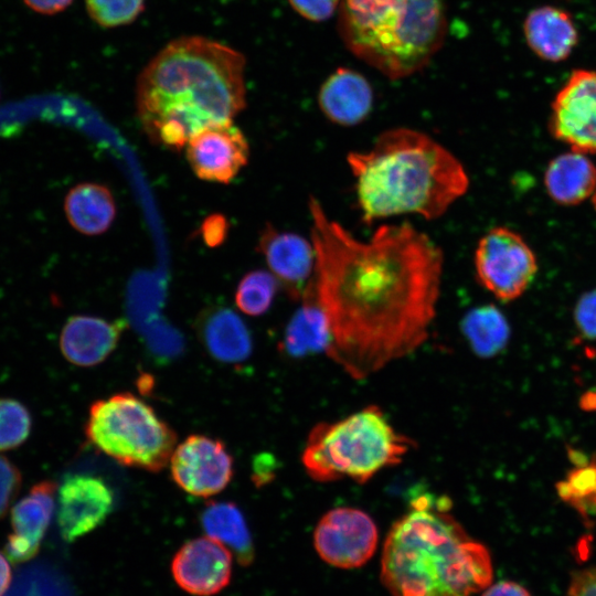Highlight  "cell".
Instances as JSON below:
<instances>
[{
	"label": "cell",
	"mask_w": 596,
	"mask_h": 596,
	"mask_svg": "<svg viewBox=\"0 0 596 596\" xmlns=\"http://www.w3.org/2000/svg\"><path fill=\"white\" fill-rule=\"evenodd\" d=\"M232 552L205 536L185 542L174 554L171 573L178 586L194 596L223 590L232 576Z\"/></svg>",
	"instance_id": "9a60e30c"
},
{
	"label": "cell",
	"mask_w": 596,
	"mask_h": 596,
	"mask_svg": "<svg viewBox=\"0 0 596 596\" xmlns=\"http://www.w3.org/2000/svg\"><path fill=\"white\" fill-rule=\"evenodd\" d=\"M260 467H264V468H267L269 466V462H267L266 465H263V460L260 462ZM264 469L262 471H258L257 476H260L263 473Z\"/></svg>",
	"instance_id": "f35d334b"
},
{
	"label": "cell",
	"mask_w": 596,
	"mask_h": 596,
	"mask_svg": "<svg viewBox=\"0 0 596 596\" xmlns=\"http://www.w3.org/2000/svg\"><path fill=\"white\" fill-rule=\"evenodd\" d=\"M550 129L573 151L596 152V71L574 70L552 102Z\"/></svg>",
	"instance_id": "30bf717a"
},
{
	"label": "cell",
	"mask_w": 596,
	"mask_h": 596,
	"mask_svg": "<svg viewBox=\"0 0 596 596\" xmlns=\"http://www.w3.org/2000/svg\"><path fill=\"white\" fill-rule=\"evenodd\" d=\"M244 55L204 36L168 43L137 79L138 118L156 143L182 149L201 129L232 121L246 106Z\"/></svg>",
	"instance_id": "7a4b0ae2"
},
{
	"label": "cell",
	"mask_w": 596,
	"mask_h": 596,
	"mask_svg": "<svg viewBox=\"0 0 596 596\" xmlns=\"http://www.w3.org/2000/svg\"><path fill=\"white\" fill-rule=\"evenodd\" d=\"M581 403L586 409H596V391L588 392L586 395H584Z\"/></svg>",
	"instance_id": "74e56055"
},
{
	"label": "cell",
	"mask_w": 596,
	"mask_h": 596,
	"mask_svg": "<svg viewBox=\"0 0 596 596\" xmlns=\"http://www.w3.org/2000/svg\"><path fill=\"white\" fill-rule=\"evenodd\" d=\"M85 434L94 447L118 464L152 472L168 465L177 443L173 429L129 392L93 403Z\"/></svg>",
	"instance_id": "52a82bcc"
},
{
	"label": "cell",
	"mask_w": 596,
	"mask_h": 596,
	"mask_svg": "<svg viewBox=\"0 0 596 596\" xmlns=\"http://www.w3.org/2000/svg\"><path fill=\"white\" fill-rule=\"evenodd\" d=\"M11 583V568L7 556L0 553V596H3Z\"/></svg>",
	"instance_id": "8d00e7d4"
},
{
	"label": "cell",
	"mask_w": 596,
	"mask_h": 596,
	"mask_svg": "<svg viewBox=\"0 0 596 596\" xmlns=\"http://www.w3.org/2000/svg\"><path fill=\"white\" fill-rule=\"evenodd\" d=\"M206 536L227 547L242 566L255 558V547L246 520L240 508L227 501L211 502L200 515Z\"/></svg>",
	"instance_id": "603a6c76"
},
{
	"label": "cell",
	"mask_w": 596,
	"mask_h": 596,
	"mask_svg": "<svg viewBox=\"0 0 596 596\" xmlns=\"http://www.w3.org/2000/svg\"><path fill=\"white\" fill-rule=\"evenodd\" d=\"M565 596H596V566L573 574Z\"/></svg>",
	"instance_id": "836d02e7"
},
{
	"label": "cell",
	"mask_w": 596,
	"mask_h": 596,
	"mask_svg": "<svg viewBox=\"0 0 596 596\" xmlns=\"http://www.w3.org/2000/svg\"><path fill=\"white\" fill-rule=\"evenodd\" d=\"M174 483L188 494L207 498L226 488L233 477V458L219 439L191 435L175 446L170 458Z\"/></svg>",
	"instance_id": "8fae6325"
},
{
	"label": "cell",
	"mask_w": 596,
	"mask_h": 596,
	"mask_svg": "<svg viewBox=\"0 0 596 596\" xmlns=\"http://www.w3.org/2000/svg\"><path fill=\"white\" fill-rule=\"evenodd\" d=\"M126 323L104 318L77 315L64 324L60 348L65 359L79 366L103 362L117 347Z\"/></svg>",
	"instance_id": "ac0fdd59"
},
{
	"label": "cell",
	"mask_w": 596,
	"mask_h": 596,
	"mask_svg": "<svg viewBox=\"0 0 596 596\" xmlns=\"http://www.w3.org/2000/svg\"><path fill=\"white\" fill-rule=\"evenodd\" d=\"M412 445L377 405H369L339 421L316 424L301 462L318 482L351 479L363 485L384 468L400 464Z\"/></svg>",
	"instance_id": "8992f818"
},
{
	"label": "cell",
	"mask_w": 596,
	"mask_h": 596,
	"mask_svg": "<svg viewBox=\"0 0 596 596\" xmlns=\"http://www.w3.org/2000/svg\"><path fill=\"white\" fill-rule=\"evenodd\" d=\"M313 291L330 332L328 356L363 380L414 352L428 337L440 296L444 253L409 223L355 237L310 196Z\"/></svg>",
	"instance_id": "6da1fadb"
},
{
	"label": "cell",
	"mask_w": 596,
	"mask_h": 596,
	"mask_svg": "<svg viewBox=\"0 0 596 596\" xmlns=\"http://www.w3.org/2000/svg\"><path fill=\"white\" fill-rule=\"evenodd\" d=\"M461 330L472 351L483 358L502 351L510 336L505 317L493 305L468 311L461 321Z\"/></svg>",
	"instance_id": "d4e9b609"
},
{
	"label": "cell",
	"mask_w": 596,
	"mask_h": 596,
	"mask_svg": "<svg viewBox=\"0 0 596 596\" xmlns=\"http://www.w3.org/2000/svg\"><path fill=\"white\" fill-rule=\"evenodd\" d=\"M373 100L368 78L350 67H338L318 92L321 113L332 124L343 127L363 123L372 111Z\"/></svg>",
	"instance_id": "e0dca14e"
},
{
	"label": "cell",
	"mask_w": 596,
	"mask_h": 596,
	"mask_svg": "<svg viewBox=\"0 0 596 596\" xmlns=\"http://www.w3.org/2000/svg\"><path fill=\"white\" fill-rule=\"evenodd\" d=\"M447 0H342L339 35L358 58L390 79L422 71L444 44Z\"/></svg>",
	"instance_id": "5b68a950"
},
{
	"label": "cell",
	"mask_w": 596,
	"mask_h": 596,
	"mask_svg": "<svg viewBox=\"0 0 596 596\" xmlns=\"http://www.w3.org/2000/svg\"><path fill=\"white\" fill-rule=\"evenodd\" d=\"M544 184L556 203L578 204L596 191V167L584 153L572 150L549 163Z\"/></svg>",
	"instance_id": "44dd1931"
},
{
	"label": "cell",
	"mask_w": 596,
	"mask_h": 596,
	"mask_svg": "<svg viewBox=\"0 0 596 596\" xmlns=\"http://www.w3.org/2000/svg\"><path fill=\"white\" fill-rule=\"evenodd\" d=\"M227 232L228 223L222 214L207 216L200 228L202 240L209 247L221 245L225 241Z\"/></svg>",
	"instance_id": "d6a6232c"
},
{
	"label": "cell",
	"mask_w": 596,
	"mask_h": 596,
	"mask_svg": "<svg viewBox=\"0 0 596 596\" xmlns=\"http://www.w3.org/2000/svg\"><path fill=\"white\" fill-rule=\"evenodd\" d=\"M198 334L210 355L219 362L242 363L252 353L247 326L227 307L205 309L198 319Z\"/></svg>",
	"instance_id": "ffe728a7"
},
{
	"label": "cell",
	"mask_w": 596,
	"mask_h": 596,
	"mask_svg": "<svg viewBox=\"0 0 596 596\" xmlns=\"http://www.w3.org/2000/svg\"><path fill=\"white\" fill-rule=\"evenodd\" d=\"M342 0H288L290 7L304 19L323 22L339 10Z\"/></svg>",
	"instance_id": "f546056e"
},
{
	"label": "cell",
	"mask_w": 596,
	"mask_h": 596,
	"mask_svg": "<svg viewBox=\"0 0 596 596\" xmlns=\"http://www.w3.org/2000/svg\"><path fill=\"white\" fill-rule=\"evenodd\" d=\"M64 211L73 228L85 235H98L111 225L116 204L107 187L84 182L67 192Z\"/></svg>",
	"instance_id": "7402d4cb"
},
{
	"label": "cell",
	"mask_w": 596,
	"mask_h": 596,
	"mask_svg": "<svg viewBox=\"0 0 596 596\" xmlns=\"http://www.w3.org/2000/svg\"><path fill=\"white\" fill-rule=\"evenodd\" d=\"M379 532L363 510L338 507L326 512L316 525L313 544L319 556L339 568H356L374 554Z\"/></svg>",
	"instance_id": "9c48e42d"
},
{
	"label": "cell",
	"mask_w": 596,
	"mask_h": 596,
	"mask_svg": "<svg viewBox=\"0 0 596 596\" xmlns=\"http://www.w3.org/2000/svg\"><path fill=\"white\" fill-rule=\"evenodd\" d=\"M57 501L61 536L66 542H73L94 531L107 519L114 507V493L104 479L75 473L61 483Z\"/></svg>",
	"instance_id": "7c38bea8"
},
{
	"label": "cell",
	"mask_w": 596,
	"mask_h": 596,
	"mask_svg": "<svg viewBox=\"0 0 596 596\" xmlns=\"http://www.w3.org/2000/svg\"><path fill=\"white\" fill-rule=\"evenodd\" d=\"M578 331L588 339H596V289L584 294L574 311Z\"/></svg>",
	"instance_id": "1f68e13d"
},
{
	"label": "cell",
	"mask_w": 596,
	"mask_h": 596,
	"mask_svg": "<svg viewBox=\"0 0 596 596\" xmlns=\"http://www.w3.org/2000/svg\"><path fill=\"white\" fill-rule=\"evenodd\" d=\"M478 281L501 301L519 298L538 272L533 251L517 232L498 226L478 242L473 256Z\"/></svg>",
	"instance_id": "ba28073f"
},
{
	"label": "cell",
	"mask_w": 596,
	"mask_h": 596,
	"mask_svg": "<svg viewBox=\"0 0 596 596\" xmlns=\"http://www.w3.org/2000/svg\"><path fill=\"white\" fill-rule=\"evenodd\" d=\"M32 10L42 14H55L65 10L73 0H23Z\"/></svg>",
	"instance_id": "d590c367"
},
{
	"label": "cell",
	"mask_w": 596,
	"mask_h": 596,
	"mask_svg": "<svg viewBox=\"0 0 596 596\" xmlns=\"http://www.w3.org/2000/svg\"><path fill=\"white\" fill-rule=\"evenodd\" d=\"M593 203H594V206H595V209H596V191H595V193L593 194Z\"/></svg>",
	"instance_id": "ab89813d"
},
{
	"label": "cell",
	"mask_w": 596,
	"mask_h": 596,
	"mask_svg": "<svg viewBox=\"0 0 596 596\" xmlns=\"http://www.w3.org/2000/svg\"><path fill=\"white\" fill-rule=\"evenodd\" d=\"M21 485L19 469L7 458L0 456V519L6 514Z\"/></svg>",
	"instance_id": "4dcf8cb0"
},
{
	"label": "cell",
	"mask_w": 596,
	"mask_h": 596,
	"mask_svg": "<svg viewBox=\"0 0 596 596\" xmlns=\"http://www.w3.org/2000/svg\"><path fill=\"white\" fill-rule=\"evenodd\" d=\"M362 221L415 214L443 216L469 188L460 160L429 135L407 127L382 131L364 151H350Z\"/></svg>",
	"instance_id": "3957f363"
},
{
	"label": "cell",
	"mask_w": 596,
	"mask_h": 596,
	"mask_svg": "<svg viewBox=\"0 0 596 596\" xmlns=\"http://www.w3.org/2000/svg\"><path fill=\"white\" fill-rule=\"evenodd\" d=\"M257 248L287 296L301 301L315 277L316 253L311 240L266 224Z\"/></svg>",
	"instance_id": "5bb4252c"
},
{
	"label": "cell",
	"mask_w": 596,
	"mask_h": 596,
	"mask_svg": "<svg viewBox=\"0 0 596 596\" xmlns=\"http://www.w3.org/2000/svg\"><path fill=\"white\" fill-rule=\"evenodd\" d=\"M54 494L55 483L41 481L12 508V533L4 545V555L11 563L19 564L38 554L53 515Z\"/></svg>",
	"instance_id": "2e32d148"
},
{
	"label": "cell",
	"mask_w": 596,
	"mask_h": 596,
	"mask_svg": "<svg viewBox=\"0 0 596 596\" xmlns=\"http://www.w3.org/2000/svg\"><path fill=\"white\" fill-rule=\"evenodd\" d=\"M447 498L421 494L390 529L381 579L392 596H470L493 576L488 549L448 512Z\"/></svg>",
	"instance_id": "277c9868"
},
{
	"label": "cell",
	"mask_w": 596,
	"mask_h": 596,
	"mask_svg": "<svg viewBox=\"0 0 596 596\" xmlns=\"http://www.w3.org/2000/svg\"><path fill=\"white\" fill-rule=\"evenodd\" d=\"M278 281L270 272L257 269L247 273L235 292V304L248 316H260L272 306L278 289Z\"/></svg>",
	"instance_id": "484cf974"
},
{
	"label": "cell",
	"mask_w": 596,
	"mask_h": 596,
	"mask_svg": "<svg viewBox=\"0 0 596 596\" xmlns=\"http://www.w3.org/2000/svg\"><path fill=\"white\" fill-rule=\"evenodd\" d=\"M481 596H531L529 590L512 581H501L490 584Z\"/></svg>",
	"instance_id": "e575fe53"
},
{
	"label": "cell",
	"mask_w": 596,
	"mask_h": 596,
	"mask_svg": "<svg viewBox=\"0 0 596 596\" xmlns=\"http://www.w3.org/2000/svg\"><path fill=\"white\" fill-rule=\"evenodd\" d=\"M92 20L103 28L134 22L145 10V0H85Z\"/></svg>",
	"instance_id": "f1b7e54d"
},
{
	"label": "cell",
	"mask_w": 596,
	"mask_h": 596,
	"mask_svg": "<svg viewBox=\"0 0 596 596\" xmlns=\"http://www.w3.org/2000/svg\"><path fill=\"white\" fill-rule=\"evenodd\" d=\"M557 492L581 512L596 505V464L576 467L557 485Z\"/></svg>",
	"instance_id": "83f0119b"
},
{
	"label": "cell",
	"mask_w": 596,
	"mask_h": 596,
	"mask_svg": "<svg viewBox=\"0 0 596 596\" xmlns=\"http://www.w3.org/2000/svg\"><path fill=\"white\" fill-rule=\"evenodd\" d=\"M330 332L327 319L319 307L313 283L301 299L300 308L287 324L283 348L291 356H304L327 350Z\"/></svg>",
	"instance_id": "cb8c5ba5"
},
{
	"label": "cell",
	"mask_w": 596,
	"mask_h": 596,
	"mask_svg": "<svg viewBox=\"0 0 596 596\" xmlns=\"http://www.w3.org/2000/svg\"><path fill=\"white\" fill-rule=\"evenodd\" d=\"M249 147L232 121L210 125L187 143V159L202 180L230 183L246 166Z\"/></svg>",
	"instance_id": "4fadbf2b"
},
{
	"label": "cell",
	"mask_w": 596,
	"mask_h": 596,
	"mask_svg": "<svg viewBox=\"0 0 596 596\" xmlns=\"http://www.w3.org/2000/svg\"><path fill=\"white\" fill-rule=\"evenodd\" d=\"M31 416L20 402L0 398V451L17 448L28 438Z\"/></svg>",
	"instance_id": "4316f807"
},
{
	"label": "cell",
	"mask_w": 596,
	"mask_h": 596,
	"mask_svg": "<svg viewBox=\"0 0 596 596\" xmlns=\"http://www.w3.org/2000/svg\"><path fill=\"white\" fill-rule=\"evenodd\" d=\"M528 46L541 60L558 63L566 60L578 43V31L572 15L554 6L531 10L523 22Z\"/></svg>",
	"instance_id": "d6986e66"
}]
</instances>
